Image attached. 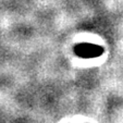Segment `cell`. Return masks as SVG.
Masks as SVG:
<instances>
[{
  "label": "cell",
  "instance_id": "6da1fadb",
  "mask_svg": "<svg viewBox=\"0 0 123 123\" xmlns=\"http://www.w3.org/2000/svg\"><path fill=\"white\" fill-rule=\"evenodd\" d=\"M104 48L94 44H80L75 47V54L81 58H96L102 55Z\"/></svg>",
  "mask_w": 123,
  "mask_h": 123
}]
</instances>
